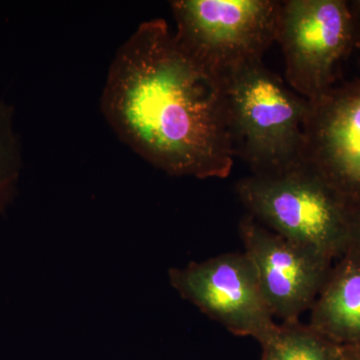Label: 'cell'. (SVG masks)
<instances>
[{"mask_svg": "<svg viewBox=\"0 0 360 360\" xmlns=\"http://www.w3.org/2000/svg\"><path fill=\"white\" fill-rule=\"evenodd\" d=\"M262 348V360H347L345 347L300 319L278 323Z\"/></svg>", "mask_w": 360, "mask_h": 360, "instance_id": "cell-10", "label": "cell"}, {"mask_svg": "<svg viewBox=\"0 0 360 360\" xmlns=\"http://www.w3.org/2000/svg\"><path fill=\"white\" fill-rule=\"evenodd\" d=\"M354 13L355 25V45L360 46V0L349 2Z\"/></svg>", "mask_w": 360, "mask_h": 360, "instance_id": "cell-13", "label": "cell"}, {"mask_svg": "<svg viewBox=\"0 0 360 360\" xmlns=\"http://www.w3.org/2000/svg\"><path fill=\"white\" fill-rule=\"evenodd\" d=\"M239 236L257 270L267 307L281 322L311 309L328 281L333 260L309 246L270 231L250 214L239 221Z\"/></svg>", "mask_w": 360, "mask_h": 360, "instance_id": "cell-7", "label": "cell"}, {"mask_svg": "<svg viewBox=\"0 0 360 360\" xmlns=\"http://www.w3.org/2000/svg\"><path fill=\"white\" fill-rule=\"evenodd\" d=\"M101 103L113 131L153 167L200 179L231 174L224 82L180 46L165 20L144 21L120 46Z\"/></svg>", "mask_w": 360, "mask_h": 360, "instance_id": "cell-1", "label": "cell"}, {"mask_svg": "<svg viewBox=\"0 0 360 360\" xmlns=\"http://www.w3.org/2000/svg\"><path fill=\"white\" fill-rule=\"evenodd\" d=\"M347 360H360V345L354 347H345Z\"/></svg>", "mask_w": 360, "mask_h": 360, "instance_id": "cell-14", "label": "cell"}, {"mask_svg": "<svg viewBox=\"0 0 360 360\" xmlns=\"http://www.w3.org/2000/svg\"><path fill=\"white\" fill-rule=\"evenodd\" d=\"M236 191L260 224L333 262L352 246V205L307 163L283 174H251L238 180Z\"/></svg>", "mask_w": 360, "mask_h": 360, "instance_id": "cell-3", "label": "cell"}, {"mask_svg": "<svg viewBox=\"0 0 360 360\" xmlns=\"http://www.w3.org/2000/svg\"><path fill=\"white\" fill-rule=\"evenodd\" d=\"M170 285L210 319L236 336L262 345L278 323L260 288L257 270L245 252L222 253L205 262L169 269Z\"/></svg>", "mask_w": 360, "mask_h": 360, "instance_id": "cell-6", "label": "cell"}, {"mask_svg": "<svg viewBox=\"0 0 360 360\" xmlns=\"http://www.w3.org/2000/svg\"><path fill=\"white\" fill-rule=\"evenodd\" d=\"M276 41L290 86L309 103L317 101L335 86L336 66L355 45L349 2L281 1Z\"/></svg>", "mask_w": 360, "mask_h": 360, "instance_id": "cell-5", "label": "cell"}, {"mask_svg": "<svg viewBox=\"0 0 360 360\" xmlns=\"http://www.w3.org/2000/svg\"><path fill=\"white\" fill-rule=\"evenodd\" d=\"M281 8L276 0H176L172 2L175 39L224 80L243 66L262 63L276 41Z\"/></svg>", "mask_w": 360, "mask_h": 360, "instance_id": "cell-4", "label": "cell"}, {"mask_svg": "<svg viewBox=\"0 0 360 360\" xmlns=\"http://www.w3.org/2000/svg\"><path fill=\"white\" fill-rule=\"evenodd\" d=\"M13 120V106L0 101V212H6L13 201L22 168L21 144Z\"/></svg>", "mask_w": 360, "mask_h": 360, "instance_id": "cell-11", "label": "cell"}, {"mask_svg": "<svg viewBox=\"0 0 360 360\" xmlns=\"http://www.w3.org/2000/svg\"><path fill=\"white\" fill-rule=\"evenodd\" d=\"M307 165L350 203H360V77L309 103Z\"/></svg>", "mask_w": 360, "mask_h": 360, "instance_id": "cell-8", "label": "cell"}, {"mask_svg": "<svg viewBox=\"0 0 360 360\" xmlns=\"http://www.w3.org/2000/svg\"><path fill=\"white\" fill-rule=\"evenodd\" d=\"M309 326L343 347L360 345V251L354 245L336 260L310 309Z\"/></svg>", "mask_w": 360, "mask_h": 360, "instance_id": "cell-9", "label": "cell"}, {"mask_svg": "<svg viewBox=\"0 0 360 360\" xmlns=\"http://www.w3.org/2000/svg\"><path fill=\"white\" fill-rule=\"evenodd\" d=\"M350 231H352V245L360 251V203L352 205Z\"/></svg>", "mask_w": 360, "mask_h": 360, "instance_id": "cell-12", "label": "cell"}, {"mask_svg": "<svg viewBox=\"0 0 360 360\" xmlns=\"http://www.w3.org/2000/svg\"><path fill=\"white\" fill-rule=\"evenodd\" d=\"M234 155L255 175L283 174L307 163L309 103L262 63L222 80Z\"/></svg>", "mask_w": 360, "mask_h": 360, "instance_id": "cell-2", "label": "cell"}]
</instances>
